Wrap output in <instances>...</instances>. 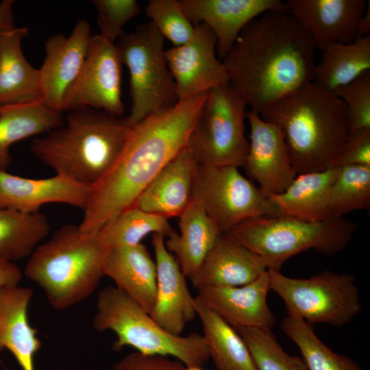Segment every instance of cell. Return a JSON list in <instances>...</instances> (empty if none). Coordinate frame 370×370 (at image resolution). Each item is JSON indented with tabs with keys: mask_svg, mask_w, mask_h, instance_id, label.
Listing matches in <instances>:
<instances>
[{
	"mask_svg": "<svg viewBox=\"0 0 370 370\" xmlns=\"http://www.w3.org/2000/svg\"><path fill=\"white\" fill-rule=\"evenodd\" d=\"M330 217H343L354 210L370 209V166L338 167L329 195Z\"/></svg>",
	"mask_w": 370,
	"mask_h": 370,
	"instance_id": "cell-34",
	"label": "cell"
},
{
	"mask_svg": "<svg viewBox=\"0 0 370 370\" xmlns=\"http://www.w3.org/2000/svg\"><path fill=\"white\" fill-rule=\"evenodd\" d=\"M113 368L114 370H186V367L177 360L138 352L126 355L115 363Z\"/></svg>",
	"mask_w": 370,
	"mask_h": 370,
	"instance_id": "cell-39",
	"label": "cell"
},
{
	"mask_svg": "<svg viewBox=\"0 0 370 370\" xmlns=\"http://www.w3.org/2000/svg\"><path fill=\"white\" fill-rule=\"evenodd\" d=\"M287 12L321 51L333 42L349 43L367 5L365 0H288Z\"/></svg>",
	"mask_w": 370,
	"mask_h": 370,
	"instance_id": "cell-17",
	"label": "cell"
},
{
	"mask_svg": "<svg viewBox=\"0 0 370 370\" xmlns=\"http://www.w3.org/2000/svg\"><path fill=\"white\" fill-rule=\"evenodd\" d=\"M206 95L178 101L130 126L116 161L90 188L79 225L82 232H99L108 221L134 205L156 175L187 146Z\"/></svg>",
	"mask_w": 370,
	"mask_h": 370,
	"instance_id": "cell-2",
	"label": "cell"
},
{
	"mask_svg": "<svg viewBox=\"0 0 370 370\" xmlns=\"http://www.w3.org/2000/svg\"><path fill=\"white\" fill-rule=\"evenodd\" d=\"M49 229L42 213L0 208V260L14 262L29 256Z\"/></svg>",
	"mask_w": 370,
	"mask_h": 370,
	"instance_id": "cell-31",
	"label": "cell"
},
{
	"mask_svg": "<svg viewBox=\"0 0 370 370\" xmlns=\"http://www.w3.org/2000/svg\"><path fill=\"white\" fill-rule=\"evenodd\" d=\"M62 113L48 108L42 101L0 108V170L11 162L10 148L25 138L62 127Z\"/></svg>",
	"mask_w": 370,
	"mask_h": 370,
	"instance_id": "cell-28",
	"label": "cell"
},
{
	"mask_svg": "<svg viewBox=\"0 0 370 370\" xmlns=\"http://www.w3.org/2000/svg\"><path fill=\"white\" fill-rule=\"evenodd\" d=\"M338 167L298 174L282 193L269 197L277 216L308 221L328 218L329 195Z\"/></svg>",
	"mask_w": 370,
	"mask_h": 370,
	"instance_id": "cell-27",
	"label": "cell"
},
{
	"mask_svg": "<svg viewBox=\"0 0 370 370\" xmlns=\"http://www.w3.org/2000/svg\"><path fill=\"white\" fill-rule=\"evenodd\" d=\"M104 275L115 287L148 313L156 295V266L142 243L109 247L104 261Z\"/></svg>",
	"mask_w": 370,
	"mask_h": 370,
	"instance_id": "cell-24",
	"label": "cell"
},
{
	"mask_svg": "<svg viewBox=\"0 0 370 370\" xmlns=\"http://www.w3.org/2000/svg\"><path fill=\"white\" fill-rule=\"evenodd\" d=\"M32 290L19 284L0 288V351L8 350L22 370H35L34 358L42 346L28 319Z\"/></svg>",
	"mask_w": 370,
	"mask_h": 370,
	"instance_id": "cell-23",
	"label": "cell"
},
{
	"mask_svg": "<svg viewBox=\"0 0 370 370\" xmlns=\"http://www.w3.org/2000/svg\"><path fill=\"white\" fill-rule=\"evenodd\" d=\"M271 290L283 300L287 313L307 323L342 327L361 312L356 278L327 270L308 278H290L267 270Z\"/></svg>",
	"mask_w": 370,
	"mask_h": 370,
	"instance_id": "cell-9",
	"label": "cell"
},
{
	"mask_svg": "<svg viewBox=\"0 0 370 370\" xmlns=\"http://www.w3.org/2000/svg\"><path fill=\"white\" fill-rule=\"evenodd\" d=\"M198 166L186 146L145 188L134 206L166 219L179 217L193 201Z\"/></svg>",
	"mask_w": 370,
	"mask_h": 370,
	"instance_id": "cell-21",
	"label": "cell"
},
{
	"mask_svg": "<svg viewBox=\"0 0 370 370\" xmlns=\"http://www.w3.org/2000/svg\"><path fill=\"white\" fill-rule=\"evenodd\" d=\"M370 32V1L367 3V8L360 18L356 30V37H363L369 35Z\"/></svg>",
	"mask_w": 370,
	"mask_h": 370,
	"instance_id": "cell-43",
	"label": "cell"
},
{
	"mask_svg": "<svg viewBox=\"0 0 370 370\" xmlns=\"http://www.w3.org/2000/svg\"><path fill=\"white\" fill-rule=\"evenodd\" d=\"M164 42V37L151 21L138 26L134 32H123L118 38L122 64L130 72L132 107L125 119L130 126L178 101Z\"/></svg>",
	"mask_w": 370,
	"mask_h": 370,
	"instance_id": "cell-8",
	"label": "cell"
},
{
	"mask_svg": "<svg viewBox=\"0 0 370 370\" xmlns=\"http://www.w3.org/2000/svg\"><path fill=\"white\" fill-rule=\"evenodd\" d=\"M173 231L168 219L134 206L108 221L99 232L106 245L113 247L140 244L149 234L167 238Z\"/></svg>",
	"mask_w": 370,
	"mask_h": 370,
	"instance_id": "cell-33",
	"label": "cell"
},
{
	"mask_svg": "<svg viewBox=\"0 0 370 370\" xmlns=\"http://www.w3.org/2000/svg\"><path fill=\"white\" fill-rule=\"evenodd\" d=\"M197 290L204 304L234 328L272 330L275 326V319L267 299L271 290L267 271L245 285L206 286Z\"/></svg>",
	"mask_w": 370,
	"mask_h": 370,
	"instance_id": "cell-19",
	"label": "cell"
},
{
	"mask_svg": "<svg viewBox=\"0 0 370 370\" xmlns=\"http://www.w3.org/2000/svg\"><path fill=\"white\" fill-rule=\"evenodd\" d=\"M93 325L97 331L115 334V351L131 347L144 354L174 357L187 367H202L210 358L203 335L167 332L115 286H108L99 292Z\"/></svg>",
	"mask_w": 370,
	"mask_h": 370,
	"instance_id": "cell-6",
	"label": "cell"
},
{
	"mask_svg": "<svg viewBox=\"0 0 370 370\" xmlns=\"http://www.w3.org/2000/svg\"><path fill=\"white\" fill-rule=\"evenodd\" d=\"M90 188L58 174L32 179L0 170V208L36 212L46 204L61 203L84 210Z\"/></svg>",
	"mask_w": 370,
	"mask_h": 370,
	"instance_id": "cell-20",
	"label": "cell"
},
{
	"mask_svg": "<svg viewBox=\"0 0 370 370\" xmlns=\"http://www.w3.org/2000/svg\"><path fill=\"white\" fill-rule=\"evenodd\" d=\"M193 199L222 234L251 219L277 216L269 198L234 166L199 164Z\"/></svg>",
	"mask_w": 370,
	"mask_h": 370,
	"instance_id": "cell-11",
	"label": "cell"
},
{
	"mask_svg": "<svg viewBox=\"0 0 370 370\" xmlns=\"http://www.w3.org/2000/svg\"><path fill=\"white\" fill-rule=\"evenodd\" d=\"M179 218L180 233L174 230L165 245L185 277L192 281L222 233L195 200L193 199Z\"/></svg>",
	"mask_w": 370,
	"mask_h": 370,
	"instance_id": "cell-26",
	"label": "cell"
},
{
	"mask_svg": "<svg viewBox=\"0 0 370 370\" xmlns=\"http://www.w3.org/2000/svg\"><path fill=\"white\" fill-rule=\"evenodd\" d=\"M267 271L263 259L227 234H221L192 280L196 288L239 286Z\"/></svg>",
	"mask_w": 370,
	"mask_h": 370,
	"instance_id": "cell-22",
	"label": "cell"
},
{
	"mask_svg": "<svg viewBox=\"0 0 370 370\" xmlns=\"http://www.w3.org/2000/svg\"><path fill=\"white\" fill-rule=\"evenodd\" d=\"M197 316L202 334L217 370H258L247 346L234 328L210 309L197 295Z\"/></svg>",
	"mask_w": 370,
	"mask_h": 370,
	"instance_id": "cell-30",
	"label": "cell"
},
{
	"mask_svg": "<svg viewBox=\"0 0 370 370\" xmlns=\"http://www.w3.org/2000/svg\"><path fill=\"white\" fill-rule=\"evenodd\" d=\"M121 65L116 45L100 34L92 36L81 70L64 95L62 112L88 108L121 117Z\"/></svg>",
	"mask_w": 370,
	"mask_h": 370,
	"instance_id": "cell-12",
	"label": "cell"
},
{
	"mask_svg": "<svg viewBox=\"0 0 370 370\" xmlns=\"http://www.w3.org/2000/svg\"><path fill=\"white\" fill-rule=\"evenodd\" d=\"M357 229V223L343 217L308 221L262 216L244 221L225 234L259 255L267 270L280 271L288 259L308 249L329 256L341 252Z\"/></svg>",
	"mask_w": 370,
	"mask_h": 370,
	"instance_id": "cell-7",
	"label": "cell"
},
{
	"mask_svg": "<svg viewBox=\"0 0 370 370\" xmlns=\"http://www.w3.org/2000/svg\"><path fill=\"white\" fill-rule=\"evenodd\" d=\"M92 3L98 13L100 35L113 43L123 32V25L141 11L135 0H93Z\"/></svg>",
	"mask_w": 370,
	"mask_h": 370,
	"instance_id": "cell-38",
	"label": "cell"
},
{
	"mask_svg": "<svg viewBox=\"0 0 370 370\" xmlns=\"http://www.w3.org/2000/svg\"><path fill=\"white\" fill-rule=\"evenodd\" d=\"M282 329L297 346L308 370H364L352 358L332 350L316 335L313 325L291 313L284 317Z\"/></svg>",
	"mask_w": 370,
	"mask_h": 370,
	"instance_id": "cell-32",
	"label": "cell"
},
{
	"mask_svg": "<svg viewBox=\"0 0 370 370\" xmlns=\"http://www.w3.org/2000/svg\"><path fill=\"white\" fill-rule=\"evenodd\" d=\"M259 115L281 130L297 174L334 167L348 139L344 103L314 82L288 94Z\"/></svg>",
	"mask_w": 370,
	"mask_h": 370,
	"instance_id": "cell-3",
	"label": "cell"
},
{
	"mask_svg": "<svg viewBox=\"0 0 370 370\" xmlns=\"http://www.w3.org/2000/svg\"><path fill=\"white\" fill-rule=\"evenodd\" d=\"M145 14L175 46L185 44L193 36L195 26L184 14L180 1L151 0L145 8Z\"/></svg>",
	"mask_w": 370,
	"mask_h": 370,
	"instance_id": "cell-36",
	"label": "cell"
},
{
	"mask_svg": "<svg viewBox=\"0 0 370 370\" xmlns=\"http://www.w3.org/2000/svg\"><path fill=\"white\" fill-rule=\"evenodd\" d=\"M22 279V272L12 262L0 260V288L18 285Z\"/></svg>",
	"mask_w": 370,
	"mask_h": 370,
	"instance_id": "cell-41",
	"label": "cell"
},
{
	"mask_svg": "<svg viewBox=\"0 0 370 370\" xmlns=\"http://www.w3.org/2000/svg\"><path fill=\"white\" fill-rule=\"evenodd\" d=\"M321 51L313 82L325 90L334 92L370 71V34L349 43L328 44Z\"/></svg>",
	"mask_w": 370,
	"mask_h": 370,
	"instance_id": "cell-29",
	"label": "cell"
},
{
	"mask_svg": "<svg viewBox=\"0 0 370 370\" xmlns=\"http://www.w3.org/2000/svg\"><path fill=\"white\" fill-rule=\"evenodd\" d=\"M164 239L160 234H153L157 286L149 314L167 332L181 335L186 325L197 316L195 297L189 292L186 277Z\"/></svg>",
	"mask_w": 370,
	"mask_h": 370,
	"instance_id": "cell-18",
	"label": "cell"
},
{
	"mask_svg": "<svg viewBox=\"0 0 370 370\" xmlns=\"http://www.w3.org/2000/svg\"><path fill=\"white\" fill-rule=\"evenodd\" d=\"M180 3L192 23H204L213 32L216 51L222 60L252 20L267 12H287L285 1L280 0H180Z\"/></svg>",
	"mask_w": 370,
	"mask_h": 370,
	"instance_id": "cell-16",
	"label": "cell"
},
{
	"mask_svg": "<svg viewBox=\"0 0 370 370\" xmlns=\"http://www.w3.org/2000/svg\"><path fill=\"white\" fill-rule=\"evenodd\" d=\"M109 247L99 232L67 224L29 256L25 275L41 288L51 307L62 310L89 297L104 275Z\"/></svg>",
	"mask_w": 370,
	"mask_h": 370,
	"instance_id": "cell-5",
	"label": "cell"
},
{
	"mask_svg": "<svg viewBox=\"0 0 370 370\" xmlns=\"http://www.w3.org/2000/svg\"><path fill=\"white\" fill-rule=\"evenodd\" d=\"M234 329L247 346L258 370H308L301 357L291 356L283 349L271 330Z\"/></svg>",
	"mask_w": 370,
	"mask_h": 370,
	"instance_id": "cell-35",
	"label": "cell"
},
{
	"mask_svg": "<svg viewBox=\"0 0 370 370\" xmlns=\"http://www.w3.org/2000/svg\"><path fill=\"white\" fill-rule=\"evenodd\" d=\"M217 38L204 23L195 25L190 40L164 51L178 101L190 99L226 84L225 67L216 56Z\"/></svg>",
	"mask_w": 370,
	"mask_h": 370,
	"instance_id": "cell-13",
	"label": "cell"
},
{
	"mask_svg": "<svg viewBox=\"0 0 370 370\" xmlns=\"http://www.w3.org/2000/svg\"><path fill=\"white\" fill-rule=\"evenodd\" d=\"M334 92L347 109L348 137L370 132V71Z\"/></svg>",
	"mask_w": 370,
	"mask_h": 370,
	"instance_id": "cell-37",
	"label": "cell"
},
{
	"mask_svg": "<svg viewBox=\"0 0 370 370\" xmlns=\"http://www.w3.org/2000/svg\"><path fill=\"white\" fill-rule=\"evenodd\" d=\"M247 107L230 83L207 92L187 143L199 164L243 167L249 147Z\"/></svg>",
	"mask_w": 370,
	"mask_h": 370,
	"instance_id": "cell-10",
	"label": "cell"
},
{
	"mask_svg": "<svg viewBox=\"0 0 370 370\" xmlns=\"http://www.w3.org/2000/svg\"><path fill=\"white\" fill-rule=\"evenodd\" d=\"M90 33L88 21L80 19L69 37L58 33L45 42V58L38 69L40 97L56 112H62L64 95L81 70Z\"/></svg>",
	"mask_w": 370,
	"mask_h": 370,
	"instance_id": "cell-15",
	"label": "cell"
},
{
	"mask_svg": "<svg viewBox=\"0 0 370 370\" xmlns=\"http://www.w3.org/2000/svg\"><path fill=\"white\" fill-rule=\"evenodd\" d=\"M351 165L370 166V132L348 137L334 167Z\"/></svg>",
	"mask_w": 370,
	"mask_h": 370,
	"instance_id": "cell-40",
	"label": "cell"
},
{
	"mask_svg": "<svg viewBox=\"0 0 370 370\" xmlns=\"http://www.w3.org/2000/svg\"><path fill=\"white\" fill-rule=\"evenodd\" d=\"M28 28L0 32V108L42 101L39 71L25 58L21 48Z\"/></svg>",
	"mask_w": 370,
	"mask_h": 370,
	"instance_id": "cell-25",
	"label": "cell"
},
{
	"mask_svg": "<svg viewBox=\"0 0 370 370\" xmlns=\"http://www.w3.org/2000/svg\"><path fill=\"white\" fill-rule=\"evenodd\" d=\"M250 134L243 168L268 197L284 191L298 175L281 130L258 114L247 111Z\"/></svg>",
	"mask_w": 370,
	"mask_h": 370,
	"instance_id": "cell-14",
	"label": "cell"
},
{
	"mask_svg": "<svg viewBox=\"0 0 370 370\" xmlns=\"http://www.w3.org/2000/svg\"><path fill=\"white\" fill-rule=\"evenodd\" d=\"M12 0H3L0 2V32L14 29Z\"/></svg>",
	"mask_w": 370,
	"mask_h": 370,
	"instance_id": "cell-42",
	"label": "cell"
},
{
	"mask_svg": "<svg viewBox=\"0 0 370 370\" xmlns=\"http://www.w3.org/2000/svg\"><path fill=\"white\" fill-rule=\"evenodd\" d=\"M316 50L288 12L271 11L245 27L222 62L230 85L260 114L314 82Z\"/></svg>",
	"mask_w": 370,
	"mask_h": 370,
	"instance_id": "cell-1",
	"label": "cell"
},
{
	"mask_svg": "<svg viewBox=\"0 0 370 370\" xmlns=\"http://www.w3.org/2000/svg\"><path fill=\"white\" fill-rule=\"evenodd\" d=\"M130 129L125 118L93 108L76 110L69 112L62 127L36 138L30 149L56 174L92 186L116 161Z\"/></svg>",
	"mask_w": 370,
	"mask_h": 370,
	"instance_id": "cell-4",
	"label": "cell"
}]
</instances>
